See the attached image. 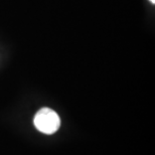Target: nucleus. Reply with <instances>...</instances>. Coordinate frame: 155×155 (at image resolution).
Segmentation results:
<instances>
[{
    "mask_svg": "<svg viewBox=\"0 0 155 155\" xmlns=\"http://www.w3.org/2000/svg\"><path fill=\"white\" fill-rule=\"evenodd\" d=\"M150 1L152 2V3H155V0H150Z\"/></svg>",
    "mask_w": 155,
    "mask_h": 155,
    "instance_id": "nucleus-2",
    "label": "nucleus"
},
{
    "mask_svg": "<svg viewBox=\"0 0 155 155\" xmlns=\"http://www.w3.org/2000/svg\"><path fill=\"white\" fill-rule=\"evenodd\" d=\"M35 126L45 134H54L61 126V119L54 111L48 108L39 110L35 117Z\"/></svg>",
    "mask_w": 155,
    "mask_h": 155,
    "instance_id": "nucleus-1",
    "label": "nucleus"
}]
</instances>
